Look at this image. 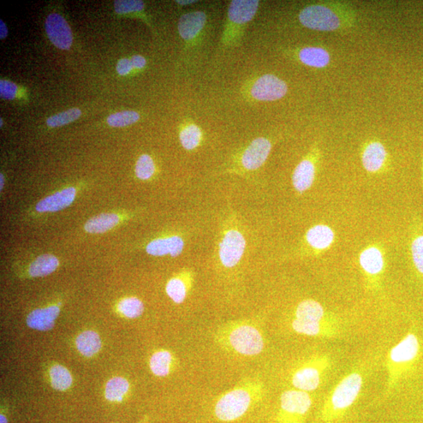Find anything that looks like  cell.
I'll list each match as a JSON object with an SVG mask.
<instances>
[{
	"label": "cell",
	"instance_id": "cell-46",
	"mask_svg": "<svg viewBox=\"0 0 423 423\" xmlns=\"http://www.w3.org/2000/svg\"><path fill=\"white\" fill-rule=\"evenodd\" d=\"M0 126H1V127L3 126V119L2 118L0 119Z\"/></svg>",
	"mask_w": 423,
	"mask_h": 423
},
{
	"label": "cell",
	"instance_id": "cell-44",
	"mask_svg": "<svg viewBox=\"0 0 423 423\" xmlns=\"http://www.w3.org/2000/svg\"><path fill=\"white\" fill-rule=\"evenodd\" d=\"M0 423H8L7 419L3 415H0Z\"/></svg>",
	"mask_w": 423,
	"mask_h": 423
},
{
	"label": "cell",
	"instance_id": "cell-31",
	"mask_svg": "<svg viewBox=\"0 0 423 423\" xmlns=\"http://www.w3.org/2000/svg\"><path fill=\"white\" fill-rule=\"evenodd\" d=\"M144 305L136 297L127 298L118 303V309L125 317L134 319L140 317L144 312Z\"/></svg>",
	"mask_w": 423,
	"mask_h": 423
},
{
	"label": "cell",
	"instance_id": "cell-2",
	"mask_svg": "<svg viewBox=\"0 0 423 423\" xmlns=\"http://www.w3.org/2000/svg\"><path fill=\"white\" fill-rule=\"evenodd\" d=\"M361 386L359 374L352 373L345 377L333 391L329 404L324 408V419L332 420L341 416L356 401Z\"/></svg>",
	"mask_w": 423,
	"mask_h": 423
},
{
	"label": "cell",
	"instance_id": "cell-39",
	"mask_svg": "<svg viewBox=\"0 0 423 423\" xmlns=\"http://www.w3.org/2000/svg\"><path fill=\"white\" fill-rule=\"evenodd\" d=\"M134 66L131 60L127 58L121 59L117 64V73L120 75H126L132 71Z\"/></svg>",
	"mask_w": 423,
	"mask_h": 423
},
{
	"label": "cell",
	"instance_id": "cell-14",
	"mask_svg": "<svg viewBox=\"0 0 423 423\" xmlns=\"http://www.w3.org/2000/svg\"><path fill=\"white\" fill-rule=\"evenodd\" d=\"M419 350L418 339L414 334H409L392 349L390 359L396 364L412 362L418 355Z\"/></svg>",
	"mask_w": 423,
	"mask_h": 423
},
{
	"label": "cell",
	"instance_id": "cell-6",
	"mask_svg": "<svg viewBox=\"0 0 423 423\" xmlns=\"http://www.w3.org/2000/svg\"><path fill=\"white\" fill-rule=\"evenodd\" d=\"M288 93L286 82L278 76L267 74L256 80L251 91L252 96L258 100L273 101L283 98Z\"/></svg>",
	"mask_w": 423,
	"mask_h": 423
},
{
	"label": "cell",
	"instance_id": "cell-25",
	"mask_svg": "<svg viewBox=\"0 0 423 423\" xmlns=\"http://www.w3.org/2000/svg\"><path fill=\"white\" fill-rule=\"evenodd\" d=\"M77 349L85 357H93L99 352L101 341L97 332L86 331L76 339Z\"/></svg>",
	"mask_w": 423,
	"mask_h": 423
},
{
	"label": "cell",
	"instance_id": "cell-5",
	"mask_svg": "<svg viewBox=\"0 0 423 423\" xmlns=\"http://www.w3.org/2000/svg\"><path fill=\"white\" fill-rule=\"evenodd\" d=\"M246 246L245 237L240 231L231 229L226 231L219 247V260L223 266L232 268L240 263Z\"/></svg>",
	"mask_w": 423,
	"mask_h": 423
},
{
	"label": "cell",
	"instance_id": "cell-35",
	"mask_svg": "<svg viewBox=\"0 0 423 423\" xmlns=\"http://www.w3.org/2000/svg\"><path fill=\"white\" fill-rule=\"evenodd\" d=\"M156 171L154 161L148 154H142L136 162L135 172L140 180L146 181L150 179Z\"/></svg>",
	"mask_w": 423,
	"mask_h": 423
},
{
	"label": "cell",
	"instance_id": "cell-45",
	"mask_svg": "<svg viewBox=\"0 0 423 423\" xmlns=\"http://www.w3.org/2000/svg\"><path fill=\"white\" fill-rule=\"evenodd\" d=\"M422 177H423V150L422 152Z\"/></svg>",
	"mask_w": 423,
	"mask_h": 423
},
{
	"label": "cell",
	"instance_id": "cell-26",
	"mask_svg": "<svg viewBox=\"0 0 423 423\" xmlns=\"http://www.w3.org/2000/svg\"><path fill=\"white\" fill-rule=\"evenodd\" d=\"M411 255L417 272L423 276V226L422 224L415 228L411 241Z\"/></svg>",
	"mask_w": 423,
	"mask_h": 423
},
{
	"label": "cell",
	"instance_id": "cell-4",
	"mask_svg": "<svg viewBox=\"0 0 423 423\" xmlns=\"http://www.w3.org/2000/svg\"><path fill=\"white\" fill-rule=\"evenodd\" d=\"M228 341L235 352L246 355H258L264 348V338L254 326L236 325L232 327L228 335Z\"/></svg>",
	"mask_w": 423,
	"mask_h": 423
},
{
	"label": "cell",
	"instance_id": "cell-15",
	"mask_svg": "<svg viewBox=\"0 0 423 423\" xmlns=\"http://www.w3.org/2000/svg\"><path fill=\"white\" fill-rule=\"evenodd\" d=\"M59 314L60 308L57 306L35 309L28 314L27 325L33 330L49 331L55 326Z\"/></svg>",
	"mask_w": 423,
	"mask_h": 423
},
{
	"label": "cell",
	"instance_id": "cell-32",
	"mask_svg": "<svg viewBox=\"0 0 423 423\" xmlns=\"http://www.w3.org/2000/svg\"><path fill=\"white\" fill-rule=\"evenodd\" d=\"M201 139V133L200 129L195 125H189L184 128L180 134V141L182 146L186 150H193L197 147Z\"/></svg>",
	"mask_w": 423,
	"mask_h": 423
},
{
	"label": "cell",
	"instance_id": "cell-41",
	"mask_svg": "<svg viewBox=\"0 0 423 423\" xmlns=\"http://www.w3.org/2000/svg\"><path fill=\"white\" fill-rule=\"evenodd\" d=\"M8 29L6 24L1 20L0 21V39H3L7 37Z\"/></svg>",
	"mask_w": 423,
	"mask_h": 423
},
{
	"label": "cell",
	"instance_id": "cell-16",
	"mask_svg": "<svg viewBox=\"0 0 423 423\" xmlns=\"http://www.w3.org/2000/svg\"><path fill=\"white\" fill-rule=\"evenodd\" d=\"M206 20V16L201 11H195L184 15L179 20V33L183 39H192L197 37V35L204 28Z\"/></svg>",
	"mask_w": 423,
	"mask_h": 423
},
{
	"label": "cell",
	"instance_id": "cell-13",
	"mask_svg": "<svg viewBox=\"0 0 423 423\" xmlns=\"http://www.w3.org/2000/svg\"><path fill=\"white\" fill-rule=\"evenodd\" d=\"M316 165L312 159H305L297 165L293 174V186L297 192L311 188L315 180Z\"/></svg>",
	"mask_w": 423,
	"mask_h": 423
},
{
	"label": "cell",
	"instance_id": "cell-34",
	"mask_svg": "<svg viewBox=\"0 0 423 423\" xmlns=\"http://www.w3.org/2000/svg\"><path fill=\"white\" fill-rule=\"evenodd\" d=\"M82 115L79 109H71L47 118V126L53 128L64 126L78 119Z\"/></svg>",
	"mask_w": 423,
	"mask_h": 423
},
{
	"label": "cell",
	"instance_id": "cell-21",
	"mask_svg": "<svg viewBox=\"0 0 423 423\" xmlns=\"http://www.w3.org/2000/svg\"><path fill=\"white\" fill-rule=\"evenodd\" d=\"M359 263L362 269L368 275L377 276L384 270V256L379 249L370 246L363 250L360 255Z\"/></svg>",
	"mask_w": 423,
	"mask_h": 423
},
{
	"label": "cell",
	"instance_id": "cell-30",
	"mask_svg": "<svg viewBox=\"0 0 423 423\" xmlns=\"http://www.w3.org/2000/svg\"><path fill=\"white\" fill-rule=\"evenodd\" d=\"M165 291L172 301L180 305L186 299L188 286L183 279L174 278L166 285Z\"/></svg>",
	"mask_w": 423,
	"mask_h": 423
},
{
	"label": "cell",
	"instance_id": "cell-24",
	"mask_svg": "<svg viewBox=\"0 0 423 423\" xmlns=\"http://www.w3.org/2000/svg\"><path fill=\"white\" fill-rule=\"evenodd\" d=\"M119 222V217L114 213H103L88 220L84 228L88 233L101 234L108 231Z\"/></svg>",
	"mask_w": 423,
	"mask_h": 423
},
{
	"label": "cell",
	"instance_id": "cell-9",
	"mask_svg": "<svg viewBox=\"0 0 423 423\" xmlns=\"http://www.w3.org/2000/svg\"><path fill=\"white\" fill-rule=\"evenodd\" d=\"M271 143L264 138L254 140L244 152L242 157L243 168L255 170L264 164L271 151Z\"/></svg>",
	"mask_w": 423,
	"mask_h": 423
},
{
	"label": "cell",
	"instance_id": "cell-11",
	"mask_svg": "<svg viewBox=\"0 0 423 423\" xmlns=\"http://www.w3.org/2000/svg\"><path fill=\"white\" fill-rule=\"evenodd\" d=\"M184 248V242L180 236L157 238L152 241L146 247L149 255L163 256L170 255L172 258L180 255Z\"/></svg>",
	"mask_w": 423,
	"mask_h": 423
},
{
	"label": "cell",
	"instance_id": "cell-42",
	"mask_svg": "<svg viewBox=\"0 0 423 423\" xmlns=\"http://www.w3.org/2000/svg\"><path fill=\"white\" fill-rule=\"evenodd\" d=\"M4 186V177L3 174H0V190H3Z\"/></svg>",
	"mask_w": 423,
	"mask_h": 423
},
{
	"label": "cell",
	"instance_id": "cell-22",
	"mask_svg": "<svg viewBox=\"0 0 423 423\" xmlns=\"http://www.w3.org/2000/svg\"><path fill=\"white\" fill-rule=\"evenodd\" d=\"M324 309L317 301L307 300L298 305L296 311V319L307 323H320L324 317Z\"/></svg>",
	"mask_w": 423,
	"mask_h": 423
},
{
	"label": "cell",
	"instance_id": "cell-12",
	"mask_svg": "<svg viewBox=\"0 0 423 423\" xmlns=\"http://www.w3.org/2000/svg\"><path fill=\"white\" fill-rule=\"evenodd\" d=\"M76 195L75 188H69L38 202L35 210L39 213L61 211L73 204Z\"/></svg>",
	"mask_w": 423,
	"mask_h": 423
},
{
	"label": "cell",
	"instance_id": "cell-38",
	"mask_svg": "<svg viewBox=\"0 0 423 423\" xmlns=\"http://www.w3.org/2000/svg\"><path fill=\"white\" fill-rule=\"evenodd\" d=\"M17 87L15 83L8 80L0 81V96L2 98L12 100L16 96Z\"/></svg>",
	"mask_w": 423,
	"mask_h": 423
},
{
	"label": "cell",
	"instance_id": "cell-8",
	"mask_svg": "<svg viewBox=\"0 0 423 423\" xmlns=\"http://www.w3.org/2000/svg\"><path fill=\"white\" fill-rule=\"evenodd\" d=\"M312 401L307 392L299 390H287L281 397L282 413L291 417L305 416L311 408Z\"/></svg>",
	"mask_w": 423,
	"mask_h": 423
},
{
	"label": "cell",
	"instance_id": "cell-3",
	"mask_svg": "<svg viewBox=\"0 0 423 423\" xmlns=\"http://www.w3.org/2000/svg\"><path fill=\"white\" fill-rule=\"evenodd\" d=\"M252 402L253 397L249 390H232L219 399L215 405V415L224 422L235 421L247 413Z\"/></svg>",
	"mask_w": 423,
	"mask_h": 423
},
{
	"label": "cell",
	"instance_id": "cell-17",
	"mask_svg": "<svg viewBox=\"0 0 423 423\" xmlns=\"http://www.w3.org/2000/svg\"><path fill=\"white\" fill-rule=\"evenodd\" d=\"M335 237L334 231L330 226L317 224L308 230L306 240L309 246L321 251L332 246L335 241Z\"/></svg>",
	"mask_w": 423,
	"mask_h": 423
},
{
	"label": "cell",
	"instance_id": "cell-10",
	"mask_svg": "<svg viewBox=\"0 0 423 423\" xmlns=\"http://www.w3.org/2000/svg\"><path fill=\"white\" fill-rule=\"evenodd\" d=\"M361 163L363 168L370 174L379 172L384 168L388 159L383 143L372 141L367 143L361 152Z\"/></svg>",
	"mask_w": 423,
	"mask_h": 423
},
{
	"label": "cell",
	"instance_id": "cell-29",
	"mask_svg": "<svg viewBox=\"0 0 423 423\" xmlns=\"http://www.w3.org/2000/svg\"><path fill=\"white\" fill-rule=\"evenodd\" d=\"M51 385L55 390H65L73 384V378L67 368L59 365L53 366L50 371Z\"/></svg>",
	"mask_w": 423,
	"mask_h": 423
},
{
	"label": "cell",
	"instance_id": "cell-43",
	"mask_svg": "<svg viewBox=\"0 0 423 423\" xmlns=\"http://www.w3.org/2000/svg\"><path fill=\"white\" fill-rule=\"evenodd\" d=\"M197 1H192V0H190V1H182V0H181V1H177V3L181 5H189V4L195 3Z\"/></svg>",
	"mask_w": 423,
	"mask_h": 423
},
{
	"label": "cell",
	"instance_id": "cell-36",
	"mask_svg": "<svg viewBox=\"0 0 423 423\" xmlns=\"http://www.w3.org/2000/svg\"><path fill=\"white\" fill-rule=\"evenodd\" d=\"M116 13L123 15L138 12L144 9L145 4L138 0H117L114 3Z\"/></svg>",
	"mask_w": 423,
	"mask_h": 423
},
{
	"label": "cell",
	"instance_id": "cell-40",
	"mask_svg": "<svg viewBox=\"0 0 423 423\" xmlns=\"http://www.w3.org/2000/svg\"><path fill=\"white\" fill-rule=\"evenodd\" d=\"M134 68L143 69L146 65V60L144 57L135 55L131 59Z\"/></svg>",
	"mask_w": 423,
	"mask_h": 423
},
{
	"label": "cell",
	"instance_id": "cell-18",
	"mask_svg": "<svg viewBox=\"0 0 423 423\" xmlns=\"http://www.w3.org/2000/svg\"><path fill=\"white\" fill-rule=\"evenodd\" d=\"M259 1L255 0H235L232 1L228 10V16L231 21L237 24L247 23L251 21L259 8Z\"/></svg>",
	"mask_w": 423,
	"mask_h": 423
},
{
	"label": "cell",
	"instance_id": "cell-20",
	"mask_svg": "<svg viewBox=\"0 0 423 423\" xmlns=\"http://www.w3.org/2000/svg\"><path fill=\"white\" fill-rule=\"evenodd\" d=\"M291 382L297 390L305 392L315 390L320 385V372L312 366L303 367L296 372Z\"/></svg>",
	"mask_w": 423,
	"mask_h": 423
},
{
	"label": "cell",
	"instance_id": "cell-28",
	"mask_svg": "<svg viewBox=\"0 0 423 423\" xmlns=\"http://www.w3.org/2000/svg\"><path fill=\"white\" fill-rule=\"evenodd\" d=\"M129 384L126 379L115 377L110 379L105 387V397L110 402H121L127 395Z\"/></svg>",
	"mask_w": 423,
	"mask_h": 423
},
{
	"label": "cell",
	"instance_id": "cell-7",
	"mask_svg": "<svg viewBox=\"0 0 423 423\" xmlns=\"http://www.w3.org/2000/svg\"><path fill=\"white\" fill-rule=\"evenodd\" d=\"M46 31L51 43L62 50H69L73 44V33L62 15L51 14L46 20Z\"/></svg>",
	"mask_w": 423,
	"mask_h": 423
},
{
	"label": "cell",
	"instance_id": "cell-23",
	"mask_svg": "<svg viewBox=\"0 0 423 423\" xmlns=\"http://www.w3.org/2000/svg\"><path fill=\"white\" fill-rule=\"evenodd\" d=\"M58 266L59 261L55 255H42L30 265L28 273L32 277H45L55 271Z\"/></svg>",
	"mask_w": 423,
	"mask_h": 423
},
{
	"label": "cell",
	"instance_id": "cell-1",
	"mask_svg": "<svg viewBox=\"0 0 423 423\" xmlns=\"http://www.w3.org/2000/svg\"><path fill=\"white\" fill-rule=\"evenodd\" d=\"M302 25L319 32H334L350 28L355 22V13L350 6L341 3L309 5L299 15Z\"/></svg>",
	"mask_w": 423,
	"mask_h": 423
},
{
	"label": "cell",
	"instance_id": "cell-19",
	"mask_svg": "<svg viewBox=\"0 0 423 423\" xmlns=\"http://www.w3.org/2000/svg\"><path fill=\"white\" fill-rule=\"evenodd\" d=\"M300 61L308 67L325 69L331 62L329 51L321 46H307L299 52Z\"/></svg>",
	"mask_w": 423,
	"mask_h": 423
},
{
	"label": "cell",
	"instance_id": "cell-33",
	"mask_svg": "<svg viewBox=\"0 0 423 423\" xmlns=\"http://www.w3.org/2000/svg\"><path fill=\"white\" fill-rule=\"evenodd\" d=\"M140 115L134 111H123L108 118V123L112 127H124L139 120Z\"/></svg>",
	"mask_w": 423,
	"mask_h": 423
},
{
	"label": "cell",
	"instance_id": "cell-27",
	"mask_svg": "<svg viewBox=\"0 0 423 423\" xmlns=\"http://www.w3.org/2000/svg\"><path fill=\"white\" fill-rule=\"evenodd\" d=\"M172 355L168 350L154 353L150 359V368L154 375L159 377H168L172 364Z\"/></svg>",
	"mask_w": 423,
	"mask_h": 423
},
{
	"label": "cell",
	"instance_id": "cell-37",
	"mask_svg": "<svg viewBox=\"0 0 423 423\" xmlns=\"http://www.w3.org/2000/svg\"><path fill=\"white\" fill-rule=\"evenodd\" d=\"M293 329L299 334L309 336L319 335L321 330L320 323H307L298 319L293 321Z\"/></svg>",
	"mask_w": 423,
	"mask_h": 423
}]
</instances>
